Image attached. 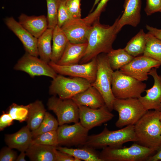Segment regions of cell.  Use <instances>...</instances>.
Wrapping results in <instances>:
<instances>
[{"mask_svg":"<svg viewBox=\"0 0 161 161\" xmlns=\"http://www.w3.org/2000/svg\"><path fill=\"white\" fill-rule=\"evenodd\" d=\"M145 33L143 29H140L128 42L124 49L134 57L143 55L146 44Z\"/></svg>","mask_w":161,"mask_h":161,"instance_id":"cell-28","label":"cell"},{"mask_svg":"<svg viewBox=\"0 0 161 161\" xmlns=\"http://www.w3.org/2000/svg\"><path fill=\"white\" fill-rule=\"evenodd\" d=\"M18 19L19 24L37 38L48 28L47 17L44 15L28 16L22 13Z\"/></svg>","mask_w":161,"mask_h":161,"instance_id":"cell-19","label":"cell"},{"mask_svg":"<svg viewBox=\"0 0 161 161\" xmlns=\"http://www.w3.org/2000/svg\"><path fill=\"white\" fill-rule=\"evenodd\" d=\"M145 27L149 33L161 40V29H158L146 25Z\"/></svg>","mask_w":161,"mask_h":161,"instance_id":"cell-42","label":"cell"},{"mask_svg":"<svg viewBox=\"0 0 161 161\" xmlns=\"http://www.w3.org/2000/svg\"><path fill=\"white\" fill-rule=\"evenodd\" d=\"M91 85L85 79L79 77L70 78L59 74L52 79L49 92L51 95H58L61 99H70Z\"/></svg>","mask_w":161,"mask_h":161,"instance_id":"cell-8","label":"cell"},{"mask_svg":"<svg viewBox=\"0 0 161 161\" xmlns=\"http://www.w3.org/2000/svg\"><path fill=\"white\" fill-rule=\"evenodd\" d=\"M47 105L55 114L59 126L79 122V107L71 98L63 99L53 95L48 99Z\"/></svg>","mask_w":161,"mask_h":161,"instance_id":"cell-9","label":"cell"},{"mask_svg":"<svg viewBox=\"0 0 161 161\" xmlns=\"http://www.w3.org/2000/svg\"><path fill=\"white\" fill-rule=\"evenodd\" d=\"M155 151L134 143L129 147H106L103 148L99 156L102 161H141L147 160Z\"/></svg>","mask_w":161,"mask_h":161,"instance_id":"cell-4","label":"cell"},{"mask_svg":"<svg viewBox=\"0 0 161 161\" xmlns=\"http://www.w3.org/2000/svg\"><path fill=\"white\" fill-rule=\"evenodd\" d=\"M159 111H147L134 125L140 144L156 151L161 144V121Z\"/></svg>","mask_w":161,"mask_h":161,"instance_id":"cell-2","label":"cell"},{"mask_svg":"<svg viewBox=\"0 0 161 161\" xmlns=\"http://www.w3.org/2000/svg\"><path fill=\"white\" fill-rule=\"evenodd\" d=\"M27 126L31 131L36 129L43 120L46 109L42 102L39 100L28 105Z\"/></svg>","mask_w":161,"mask_h":161,"instance_id":"cell-25","label":"cell"},{"mask_svg":"<svg viewBox=\"0 0 161 161\" xmlns=\"http://www.w3.org/2000/svg\"><path fill=\"white\" fill-rule=\"evenodd\" d=\"M81 0H66V6L73 18H81Z\"/></svg>","mask_w":161,"mask_h":161,"instance_id":"cell-37","label":"cell"},{"mask_svg":"<svg viewBox=\"0 0 161 161\" xmlns=\"http://www.w3.org/2000/svg\"><path fill=\"white\" fill-rule=\"evenodd\" d=\"M56 149L61 151L68 154L80 161H102L100 157L99 153L95 149L83 145L82 148H68L59 146Z\"/></svg>","mask_w":161,"mask_h":161,"instance_id":"cell-26","label":"cell"},{"mask_svg":"<svg viewBox=\"0 0 161 161\" xmlns=\"http://www.w3.org/2000/svg\"><path fill=\"white\" fill-rule=\"evenodd\" d=\"M50 66L59 74L68 75L73 77L85 79L91 84L95 80L97 70L96 57L89 62L83 64L69 65H60L50 61Z\"/></svg>","mask_w":161,"mask_h":161,"instance_id":"cell-11","label":"cell"},{"mask_svg":"<svg viewBox=\"0 0 161 161\" xmlns=\"http://www.w3.org/2000/svg\"><path fill=\"white\" fill-rule=\"evenodd\" d=\"M123 7V13L116 26L117 33L126 25L136 27L141 20V0H125Z\"/></svg>","mask_w":161,"mask_h":161,"instance_id":"cell-18","label":"cell"},{"mask_svg":"<svg viewBox=\"0 0 161 161\" xmlns=\"http://www.w3.org/2000/svg\"><path fill=\"white\" fill-rule=\"evenodd\" d=\"M145 37L146 44L143 55L161 62V40L148 32Z\"/></svg>","mask_w":161,"mask_h":161,"instance_id":"cell-30","label":"cell"},{"mask_svg":"<svg viewBox=\"0 0 161 161\" xmlns=\"http://www.w3.org/2000/svg\"><path fill=\"white\" fill-rule=\"evenodd\" d=\"M14 120L11 115L7 112H3L0 117V130H3L6 127L12 125Z\"/></svg>","mask_w":161,"mask_h":161,"instance_id":"cell-40","label":"cell"},{"mask_svg":"<svg viewBox=\"0 0 161 161\" xmlns=\"http://www.w3.org/2000/svg\"><path fill=\"white\" fill-rule=\"evenodd\" d=\"M159 117L160 121H161V110L159 111Z\"/></svg>","mask_w":161,"mask_h":161,"instance_id":"cell-46","label":"cell"},{"mask_svg":"<svg viewBox=\"0 0 161 161\" xmlns=\"http://www.w3.org/2000/svg\"><path fill=\"white\" fill-rule=\"evenodd\" d=\"M32 139V131L27 125L14 133L5 135V141L8 147L20 152L27 150Z\"/></svg>","mask_w":161,"mask_h":161,"instance_id":"cell-21","label":"cell"},{"mask_svg":"<svg viewBox=\"0 0 161 161\" xmlns=\"http://www.w3.org/2000/svg\"><path fill=\"white\" fill-rule=\"evenodd\" d=\"M113 109L118 113V118L115 125L120 128L134 125L147 112L137 98H115Z\"/></svg>","mask_w":161,"mask_h":161,"instance_id":"cell-7","label":"cell"},{"mask_svg":"<svg viewBox=\"0 0 161 161\" xmlns=\"http://www.w3.org/2000/svg\"><path fill=\"white\" fill-rule=\"evenodd\" d=\"M89 130L80 122L72 125L66 124L59 126L57 130L59 145H84L89 136Z\"/></svg>","mask_w":161,"mask_h":161,"instance_id":"cell-12","label":"cell"},{"mask_svg":"<svg viewBox=\"0 0 161 161\" xmlns=\"http://www.w3.org/2000/svg\"><path fill=\"white\" fill-rule=\"evenodd\" d=\"M26 154L25 151H21L19 155L17 157L16 161H26Z\"/></svg>","mask_w":161,"mask_h":161,"instance_id":"cell-44","label":"cell"},{"mask_svg":"<svg viewBox=\"0 0 161 161\" xmlns=\"http://www.w3.org/2000/svg\"><path fill=\"white\" fill-rule=\"evenodd\" d=\"M88 43L74 44L68 42L60 59L56 63L60 65L78 64L84 55Z\"/></svg>","mask_w":161,"mask_h":161,"instance_id":"cell-22","label":"cell"},{"mask_svg":"<svg viewBox=\"0 0 161 161\" xmlns=\"http://www.w3.org/2000/svg\"><path fill=\"white\" fill-rule=\"evenodd\" d=\"M119 17L111 26L101 24L99 19L92 25L87 48L80 64L87 63L100 54H107L113 49L112 44L118 33L116 27Z\"/></svg>","mask_w":161,"mask_h":161,"instance_id":"cell-1","label":"cell"},{"mask_svg":"<svg viewBox=\"0 0 161 161\" xmlns=\"http://www.w3.org/2000/svg\"><path fill=\"white\" fill-rule=\"evenodd\" d=\"M78 106L80 122L89 130L110 120L114 116L106 105L98 109Z\"/></svg>","mask_w":161,"mask_h":161,"instance_id":"cell-14","label":"cell"},{"mask_svg":"<svg viewBox=\"0 0 161 161\" xmlns=\"http://www.w3.org/2000/svg\"><path fill=\"white\" fill-rule=\"evenodd\" d=\"M7 112L14 120L20 122L27 120L28 114V105L24 106L13 103L9 107Z\"/></svg>","mask_w":161,"mask_h":161,"instance_id":"cell-34","label":"cell"},{"mask_svg":"<svg viewBox=\"0 0 161 161\" xmlns=\"http://www.w3.org/2000/svg\"><path fill=\"white\" fill-rule=\"evenodd\" d=\"M4 21L8 28L21 41L26 52L38 57L37 38L24 28L13 17H6Z\"/></svg>","mask_w":161,"mask_h":161,"instance_id":"cell-17","label":"cell"},{"mask_svg":"<svg viewBox=\"0 0 161 161\" xmlns=\"http://www.w3.org/2000/svg\"><path fill=\"white\" fill-rule=\"evenodd\" d=\"M97 70L96 77L91 85L100 93L109 109H113L115 97L112 90V83L114 71L109 63L107 54L101 53L96 57Z\"/></svg>","mask_w":161,"mask_h":161,"instance_id":"cell-5","label":"cell"},{"mask_svg":"<svg viewBox=\"0 0 161 161\" xmlns=\"http://www.w3.org/2000/svg\"><path fill=\"white\" fill-rule=\"evenodd\" d=\"M108 61L112 69L119 70L129 63L134 57L129 54L124 49H113L107 54Z\"/></svg>","mask_w":161,"mask_h":161,"instance_id":"cell-29","label":"cell"},{"mask_svg":"<svg viewBox=\"0 0 161 161\" xmlns=\"http://www.w3.org/2000/svg\"><path fill=\"white\" fill-rule=\"evenodd\" d=\"M74 157L57 149L56 152V161H80Z\"/></svg>","mask_w":161,"mask_h":161,"instance_id":"cell-41","label":"cell"},{"mask_svg":"<svg viewBox=\"0 0 161 161\" xmlns=\"http://www.w3.org/2000/svg\"><path fill=\"white\" fill-rule=\"evenodd\" d=\"M61 0H46L48 28L53 29L57 25L58 10Z\"/></svg>","mask_w":161,"mask_h":161,"instance_id":"cell-32","label":"cell"},{"mask_svg":"<svg viewBox=\"0 0 161 161\" xmlns=\"http://www.w3.org/2000/svg\"><path fill=\"white\" fill-rule=\"evenodd\" d=\"M56 146L31 144L25 151L26 156L32 161H56Z\"/></svg>","mask_w":161,"mask_h":161,"instance_id":"cell-23","label":"cell"},{"mask_svg":"<svg viewBox=\"0 0 161 161\" xmlns=\"http://www.w3.org/2000/svg\"><path fill=\"white\" fill-rule=\"evenodd\" d=\"M71 99L78 106H84L92 109H98L105 105L100 93L92 85L76 95Z\"/></svg>","mask_w":161,"mask_h":161,"instance_id":"cell-20","label":"cell"},{"mask_svg":"<svg viewBox=\"0 0 161 161\" xmlns=\"http://www.w3.org/2000/svg\"><path fill=\"white\" fill-rule=\"evenodd\" d=\"M146 85L119 70L114 71L112 90L115 98L124 99L138 98L145 90Z\"/></svg>","mask_w":161,"mask_h":161,"instance_id":"cell-6","label":"cell"},{"mask_svg":"<svg viewBox=\"0 0 161 161\" xmlns=\"http://www.w3.org/2000/svg\"><path fill=\"white\" fill-rule=\"evenodd\" d=\"M59 126L57 120L50 113L46 112L39 126L35 130L32 131L33 139L41 134L56 131Z\"/></svg>","mask_w":161,"mask_h":161,"instance_id":"cell-31","label":"cell"},{"mask_svg":"<svg viewBox=\"0 0 161 161\" xmlns=\"http://www.w3.org/2000/svg\"><path fill=\"white\" fill-rule=\"evenodd\" d=\"M17 157L16 152L8 146L3 147L0 151V161H15Z\"/></svg>","mask_w":161,"mask_h":161,"instance_id":"cell-39","label":"cell"},{"mask_svg":"<svg viewBox=\"0 0 161 161\" xmlns=\"http://www.w3.org/2000/svg\"><path fill=\"white\" fill-rule=\"evenodd\" d=\"M137 141L134 125L115 131H110L105 126L100 133L88 136L84 145L100 149L106 147H122L126 143Z\"/></svg>","mask_w":161,"mask_h":161,"instance_id":"cell-3","label":"cell"},{"mask_svg":"<svg viewBox=\"0 0 161 161\" xmlns=\"http://www.w3.org/2000/svg\"><path fill=\"white\" fill-rule=\"evenodd\" d=\"M53 31V29L48 28L37 38L38 55L41 59L48 64L51 61Z\"/></svg>","mask_w":161,"mask_h":161,"instance_id":"cell-27","label":"cell"},{"mask_svg":"<svg viewBox=\"0 0 161 161\" xmlns=\"http://www.w3.org/2000/svg\"><path fill=\"white\" fill-rule=\"evenodd\" d=\"M51 61L57 63L62 56L69 41L61 27L53 29Z\"/></svg>","mask_w":161,"mask_h":161,"instance_id":"cell-24","label":"cell"},{"mask_svg":"<svg viewBox=\"0 0 161 161\" xmlns=\"http://www.w3.org/2000/svg\"><path fill=\"white\" fill-rule=\"evenodd\" d=\"M13 69L24 72L32 77L45 76L53 79L58 75L48 63L27 52L18 61Z\"/></svg>","mask_w":161,"mask_h":161,"instance_id":"cell-10","label":"cell"},{"mask_svg":"<svg viewBox=\"0 0 161 161\" xmlns=\"http://www.w3.org/2000/svg\"><path fill=\"white\" fill-rule=\"evenodd\" d=\"M57 25L61 27L67 22L72 19L66 4V0H61L57 18Z\"/></svg>","mask_w":161,"mask_h":161,"instance_id":"cell-36","label":"cell"},{"mask_svg":"<svg viewBox=\"0 0 161 161\" xmlns=\"http://www.w3.org/2000/svg\"><path fill=\"white\" fill-rule=\"evenodd\" d=\"M157 68H153L148 73L154 79L151 88L145 90L146 95L140 96L139 100L146 110H161V75L158 74Z\"/></svg>","mask_w":161,"mask_h":161,"instance_id":"cell-16","label":"cell"},{"mask_svg":"<svg viewBox=\"0 0 161 161\" xmlns=\"http://www.w3.org/2000/svg\"><path fill=\"white\" fill-rule=\"evenodd\" d=\"M161 65V62L143 55L134 57L119 70L143 82L148 79V73L153 68L158 69Z\"/></svg>","mask_w":161,"mask_h":161,"instance_id":"cell-13","label":"cell"},{"mask_svg":"<svg viewBox=\"0 0 161 161\" xmlns=\"http://www.w3.org/2000/svg\"><path fill=\"white\" fill-rule=\"evenodd\" d=\"M31 144H38L57 146H59L57 130L41 134L32 140Z\"/></svg>","mask_w":161,"mask_h":161,"instance_id":"cell-33","label":"cell"},{"mask_svg":"<svg viewBox=\"0 0 161 161\" xmlns=\"http://www.w3.org/2000/svg\"><path fill=\"white\" fill-rule=\"evenodd\" d=\"M92 25L86 23L83 18H72L61 27L69 42L74 44L87 42Z\"/></svg>","mask_w":161,"mask_h":161,"instance_id":"cell-15","label":"cell"},{"mask_svg":"<svg viewBox=\"0 0 161 161\" xmlns=\"http://www.w3.org/2000/svg\"><path fill=\"white\" fill-rule=\"evenodd\" d=\"M144 11L148 16L157 12H160L161 0H146V5Z\"/></svg>","mask_w":161,"mask_h":161,"instance_id":"cell-38","label":"cell"},{"mask_svg":"<svg viewBox=\"0 0 161 161\" xmlns=\"http://www.w3.org/2000/svg\"><path fill=\"white\" fill-rule=\"evenodd\" d=\"M100 0H95L94 2V3L93 6L91 8V10H90V13L92 12L94 9L96 5H97L99 1Z\"/></svg>","mask_w":161,"mask_h":161,"instance_id":"cell-45","label":"cell"},{"mask_svg":"<svg viewBox=\"0 0 161 161\" xmlns=\"http://www.w3.org/2000/svg\"><path fill=\"white\" fill-rule=\"evenodd\" d=\"M160 12L161 13V12Z\"/></svg>","mask_w":161,"mask_h":161,"instance_id":"cell-47","label":"cell"},{"mask_svg":"<svg viewBox=\"0 0 161 161\" xmlns=\"http://www.w3.org/2000/svg\"><path fill=\"white\" fill-rule=\"evenodd\" d=\"M109 0H100L96 7L87 16L83 18L87 23L92 25L95 21L99 19L100 16L105 10Z\"/></svg>","mask_w":161,"mask_h":161,"instance_id":"cell-35","label":"cell"},{"mask_svg":"<svg viewBox=\"0 0 161 161\" xmlns=\"http://www.w3.org/2000/svg\"><path fill=\"white\" fill-rule=\"evenodd\" d=\"M161 160V144L157 147L155 153L147 159L148 161H158Z\"/></svg>","mask_w":161,"mask_h":161,"instance_id":"cell-43","label":"cell"}]
</instances>
